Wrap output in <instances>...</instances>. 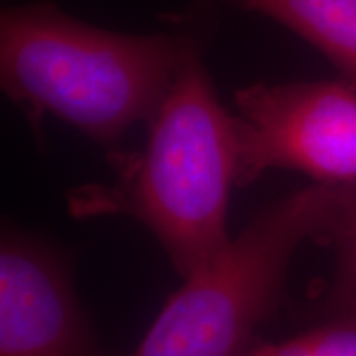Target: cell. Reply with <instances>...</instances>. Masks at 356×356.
<instances>
[{
	"instance_id": "cell-1",
	"label": "cell",
	"mask_w": 356,
	"mask_h": 356,
	"mask_svg": "<svg viewBox=\"0 0 356 356\" xmlns=\"http://www.w3.org/2000/svg\"><path fill=\"white\" fill-rule=\"evenodd\" d=\"M186 51L168 37H131L79 24L47 3L2 13L6 95L33 122L51 113L104 145L152 118Z\"/></svg>"
},
{
	"instance_id": "cell-2",
	"label": "cell",
	"mask_w": 356,
	"mask_h": 356,
	"mask_svg": "<svg viewBox=\"0 0 356 356\" xmlns=\"http://www.w3.org/2000/svg\"><path fill=\"white\" fill-rule=\"evenodd\" d=\"M231 185L234 118L221 108L207 71L188 50L150 118L149 140L127 177L122 210L152 231L175 269L188 277L229 243Z\"/></svg>"
},
{
	"instance_id": "cell-3",
	"label": "cell",
	"mask_w": 356,
	"mask_h": 356,
	"mask_svg": "<svg viewBox=\"0 0 356 356\" xmlns=\"http://www.w3.org/2000/svg\"><path fill=\"white\" fill-rule=\"evenodd\" d=\"M340 207V184L312 185L267 204L185 277L131 356H241L277 307L297 248L328 244Z\"/></svg>"
},
{
	"instance_id": "cell-4",
	"label": "cell",
	"mask_w": 356,
	"mask_h": 356,
	"mask_svg": "<svg viewBox=\"0 0 356 356\" xmlns=\"http://www.w3.org/2000/svg\"><path fill=\"white\" fill-rule=\"evenodd\" d=\"M236 185L270 168L318 184L356 180V86L341 81L254 84L236 92Z\"/></svg>"
},
{
	"instance_id": "cell-5",
	"label": "cell",
	"mask_w": 356,
	"mask_h": 356,
	"mask_svg": "<svg viewBox=\"0 0 356 356\" xmlns=\"http://www.w3.org/2000/svg\"><path fill=\"white\" fill-rule=\"evenodd\" d=\"M0 356H108L60 254L13 229L0 243Z\"/></svg>"
},
{
	"instance_id": "cell-6",
	"label": "cell",
	"mask_w": 356,
	"mask_h": 356,
	"mask_svg": "<svg viewBox=\"0 0 356 356\" xmlns=\"http://www.w3.org/2000/svg\"><path fill=\"white\" fill-rule=\"evenodd\" d=\"M287 25L325 53L356 86V0H234Z\"/></svg>"
},
{
	"instance_id": "cell-7",
	"label": "cell",
	"mask_w": 356,
	"mask_h": 356,
	"mask_svg": "<svg viewBox=\"0 0 356 356\" xmlns=\"http://www.w3.org/2000/svg\"><path fill=\"white\" fill-rule=\"evenodd\" d=\"M241 356H356V312L333 317L279 343H262Z\"/></svg>"
},
{
	"instance_id": "cell-8",
	"label": "cell",
	"mask_w": 356,
	"mask_h": 356,
	"mask_svg": "<svg viewBox=\"0 0 356 356\" xmlns=\"http://www.w3.org/2000/svg\"><path fill=\"white\" fill-rule=\"evenodd\" d=\"M340 215L328 241L337 252L330 302L333 312H356V180L340 184Z\"/></svg>"
}]
</instances>
